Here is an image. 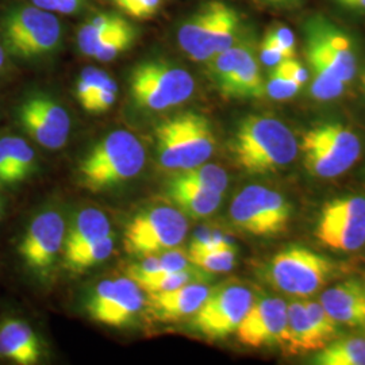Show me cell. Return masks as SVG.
<instances>
[{
	"instance_id": "6da1fadb",
	"label": "cell",
	"mask_w": 365,
	"mask_h": 365,
	"mask_svg": "<svg viewBox=\"0 0 365 365\" xmlns=\"http://www.w3.org/2000/svg\"><path fill=\"white\" fill-rule=\"evenodd\" d=\"M230 148L238 167L249 173L282 170L298 155V143L292 131L280 119L271 115L244 118Z\"/></svg>"
},
{
	"instance_id": "7a4b0ae2",
	"label": "cell",
	"mask_w": 365,
	"mask_h": 365,
	"mask_svg": "<svg viewBox=\"0 0 365 365\" xmlns=\"http://www.w3.org/2000/svg\"><path fill=\"white\" fill-rule=\"evenodd\" d=\"M145 158L144 146L134 134L113 131L80 161V184L91 192H101L128 182L143 170Z\"/></svg>"
},
{
	"instance_id": "3957f363",
	"label": "cell",
	"mask_w": 365,
	"mask_h": 365,
	"mask_svg": "<svg viewBox=\"0 0 365 365\" xmlns=\"http://www.w3.org/2000/svg\"><path fill=\"white\" fill-rule=\"evenodd\" d=\"M156 138L161 165L167 170L194 168L206 163L215 149L209 119L196 113L165 119L156 128Z\"/></svg>"
},
{
	"instance_id": "277c9868",
	"label": "cell",
	"mask_w": 365,
	"mask_h": 365,
	"mask_svg": "<svg viewBox=\"0 0 365 365\" xmlns=\"http://www.w3.org/2000/svg\"><path fill=\"white\" fill-rule=\"evenodd\" d=\"M0 36L6 51L24 60L53 52L63 37L60 21L37 6H19L4 14Z\"/></svg>"
},
{
	"instance_id": "5b68a950",
	"label": "cell",
	"mask_w": 365,
	"mask_h": 365,
	"mask_svg": "<svg viewBox=\"0 0 365 365\" xmlns=\"http://www.w3.org/2000/svg\"><path fill=\"white\" fill-rule=\"evenodd\" d=\"M300 150L310 175L333 179L345 173L359 160L361 145L359 137L341 123H322L302 137Z\"/></svg>"
},
{
	"instance_id": "8992f818",
	"label": "cell",
	"mask_w": 365,
	"mask_h": 365,
	"mask_svg": "<svg viewBox=\"0 0 365 365\" xmlns=\"http://www.w3.org/2000/svg\"><path fill=\"white\" fill-rule=\"evenodd\" d=\"M195 91V81L185 69L165 61H145L131 72L130 92L143 108L163 111L187 102Z\"/></svg>"
},
{
	"instance_id": "52a82bcc",
	"label": "cell",
	"mask_w": 365,
	"mask_h": 365,
	"mask_svg": "<svg viewBox=\"0 0 365 365\" xmlns=\"http://www.w3.org/2000/svg\"><path fill=\"white\" fill-rule=\"evenodd\" d=\"M334 272V262L325 256L303 247H289L274 256L267 279L284 294L310 297L324 287Z\"/></svg>"
},
{
	"instance_id": "ba28073f",
	"label": "cell",
	"mask_w": 365,
	"mask_h": 365,
	"mask_svg": "<svg viewBox=\"0 0 365 365\" xmlns=\"http://www.w3.org/2000/svg\"><path fill=\"white\" fill-rule=\"evenodd\" d=\"M188 230L180 210L158 206L143 211L131 220L125 230V248L135 256H149L178 248Z\"/></svg>"
},
{
	"instance_id": "9c48e42d",
	"label": "cell",
	"mask_w": 365,
	"mask_h": 365,
	"mask_svg": "<svg viewBox=\"0 0 365 365\" xmlns=\"http://www.w3.org/2000/svg\"><path fill=\"white\" fill-rule=\"evenodd\" d=\"M235 227L253 235H276L287 229L291 206L282 194L259 184L235 196L229 209Z\"/></svg>"
},
{
	"instance_id": "30bf717a",
	"label": "cell",
	"mask_w": 365,
	"mask_h": 365,
	"mask_svg": "<svg viewBox=\"0 0 365 365\" xmlns=\"http://www.w3.org/2000/svg\"><path fill=\"white\" fill-rule=\"evenodd\" d=\"M306 54L314 76L352 80L357 61L351 39L325 19H313L306 29Z\"/></svg>"
},
{
	"instance_id": "8fae6325",
	"label": "cell",
	"mask_w": 365,
	"mask_h": 365,
	"mask_svg": "<svg viewBox=\"0 0 365 365\" xmlns=\"http://www.w3.org/2000/svg\"><path fill=\"white\" fill-rule=\"evenodd\" d=\"M252 302L253 294L242 283H222L210 289L207 298L194 314V327L206 339H226L237 331Z\"/></svg>"
},
{
	"instance_id": "7c38bea8",
	"label": "cell",
	"mask_w": 365,
	"mask_h": 365,
	"mask_svg": "<svg viewBox=\"0 0 365 365\" xmlns=\"http://www.w3.org/2000/svg\"><path fill=\"white\" fill-rule=\"evenodd\" d=\"M327 248L354 252L365 244V197H339L327 203L315 229Z\"/></svg>"
},
{
	"instance_id": "4fadbf2b",
	"label": "cell",
	"mask_w": 365,
	"mask_h": 365,
	"mask_svg": "<svg viewBox=\"0 0 365 365\" xmlns=\"http://www.w3.org/2000/svg\"><path fill=\"white\" fill-rule=\"evenodd\" d=\"M64 241L63 217L52 210L42 211L29 222L16 244V253L30 272L45 274L52 268Z\"/></svg>"
},
{
	"instance_id": "5bb4252c",
	"label": "cell",
	"mask_w": 365,
	"mask_h": 365,
	"mask_svg": "<svg viewBox=\"0 0 365 365\" xmlns=\"http://www.w3.org/2000/svg\"><path fill=\"white\" fill-rule=\"evenodd\" d=\"M144 306V291L130 277L103 280L88 302L93 321L110 327L129 325Z\"/></svg>"
},
{
	"instance_id": "9a60e30c",
	"label": "cell",
	"mask_w": 365,
	"mask_h": 365,
	"mask_svg": "<svg viewBox=\"0 0 365 365\" xmlns=\"http://www.w3.org/2000/svg\"><path fill=\"white\" fill-rule=\"evenodd\" d=\"M287 324V303L280 298L259 297L237 329V337L249 348L280 345Z\"/></svg>"
},
{
	"instance_id": "2e32d148",
	"label": "cell",
	"mask_w": 365,
	"mask_h": 365,
	"mask_svg": "<svg viewBox=\"0 0 365 365\" xmlns=\"http://www.w3.org/2000/svg\"><path fill=\"white\" fill-rule=\"evenodd\" d=\"M223 1L212 0L194 14L178 33L179 45L196 63H206L214 57V34Z\"/></svg>"
},
{
	"instance_id": "e0dca14e",
	"label": "cell",
	"mask_w": 365,
	"mask_h": 365,
	"mask_svg": "<svg viewBox=\"0 0 365 365\" xmlns=\"http://www.w3.org/2000/svg\"><path fill=\"white\" fill-rule=\"evenodd\" d=\"M210 289L211 288L202 282H192L176 289L148 294L149 306L156 319L164 322L179 321L194 315L199 310L207 298Z\"/></svg>"
},
{
	"instance_id": "ac0fdd59",
	"label": "cell",
	"mask_w": 365,
	"mask_h": 365,
	"mask_svg": "<svg viewBox=\"0 0 365 365\" xmlns=\"http://www.w3.org/2000/svg\"><path fill=\"white\" fill-rule=\"evenodd\" d=\"M41 344L34 329L19 318L0 322V359L13 364L34 365L41 360Z\"/></svg>"
},
{
	"instance_id": "d6986e66",
	"label": "cell",
	"mask_w": 365,
	"mask_h": 365,
	"mask_svg": "<svg viewBox=\"0 0 365 365\" xmlns=\"http://www.w3.org/2000/svg\"><path fill=\"white\" fill-rule=\"evenodd\" d=\"M321 304L336 322L365 327V289L359 282L349 280L327 289Z\"/></svg>"
},
{
	"instance_id": "ffe728a7",
	"label": "cell",
	"mask_w": 365,
	"mask_h": 365,
	"mask_svg": "<svg viewBox=\"0 0 365 365\" xmlns=\"http://www.w3.org/2000/svg\"><path fill=\"white\" fill-rule=\"evenodd\" d=\"M280 346L288 354L321 351L327 346L324 339L315 331L303 302H291L287 304V324Z\"/></svg>"
},
{
	"instance_id": "44dd1931",
	"label": "cell",
	"mask_w": 365,
	"mask_h": 365,
	"mask_svg": "<svg viewBox=\"0 0 365 365\" xmlns=\"http://www.w3.org/2000/svg\"><path fill=\"white\" fill-rule=\"evenodd\" d=\"M170 200L184 212L194 218H205L215 212L222 202L221 194L202 188L180 175L175 176L168 185Z\"/></svg>"
},
{
	"instance_id": "7402d4cb",
	"label": "cell",
	"mask_w": 365,
	"mask_h": 365,
	"mask_svg": "<svg viewBox=\"0 0 365 365\" xmlns=\"http://www.w3.org/2000/svg\"><path fill=\"white\" fill-rule=\"evenodd\" d=\"M113 233L110 221L101 210L88 207L80 211L64 241V255L95 242Z\"/></svg>"
},
{
	"instance_id": "603a6c76",
	"label": "cell",
	"mask_w": 365,
	"mask_h": 365,
	"mask_svg": "<svg viewBox=\"0 0 365 365\" xmlns=\"http://www.w3.org/2000/svg\"><path fill=\"white\" fill-rule=\"evenodd\" d=\"M223 96L227 98H262L265 95V83L255 51L249 53L244 61L220 87Z\"/></svg>"
},
{
	"instance_id": "cb8c5ba5",
	"label": "cell",
	"mask_w": 365,
	"mask_h": 365,
	"mask_svg": "<svg viewBox=\"0 0 365 365\" xmlns=\"http://www.w3.org/2000/svg\"><path fill=\"white\" fill-rule=\"evenodd\" d=\"M10 175V187L26 180L36 170V153L26 140L18 135L0 137Z\"/></svg>"
},
{
	"instance_id": "d4e9b609",
	"label": "cell",
	"mask_w": 365,
	"mask_h": 365,
	"mask_svg": "<svg viewBox=\"0 0 365 365\" xmlns=\"http://www.w3.org/2000/svg\"><path fill=\"white\" fill-rule=\"evenodd\" d=\"M16 117L22 129L41 146L56 150L66 144L68 137L48 125L46 120L29 105L26 99L18 107Z\"/></svg>"
},
{
	"instance_id": "484cf974",
	"label": "cell",
	"mask_w": 365,
	"mask_h": 365,
	"mask_svg": "<svg viewBox=\"0 0 365 365\" xmlns=\"http://www.w3.org/2000/svg\"><path fill=\"white\" fill-rule=\"evenodd\" d=\"M318 365H365V339H333L314 357Z\"/></svg>"
},
{
	"instance_id": "4316f807",
	"label": "cell",
	"mask_w": 365,
	"mask_h": 365,
	"mask_svg": "<svg viewBox=\"0 0 365 365\" xmlns=\"http://www.w3.org/2000/svg\"><path fill=\"white\" fill-rule=\"evenodd\" d=\"M123 22L125 19L113 14H101L93 16L78 30V49L83 54L92 57L98 46L108 36H111Z\"/></svg>"
},
{
	"instance_id": "83f0119b",
	"label": "cell",
	"mask_w": 365,
	"mask_h": 365,
	"mask_svg": "<svg viewBox=\"0 0 365 365\" xmlns=\"http://www.w3.org/2000/svg\"><path fill=\"white\" fill-rule=\"evenodd\" d=\"M114 244H115V237L113 233H110L83 248L66 253V267L73 271H84L87 268H91L93 265L105 261L113 253Z\"/></svg>"
},
{
	"instance_id": "f1b7e54d",
	"label": "cell",
	"mask_w": 365,
	"mask_h": 365,
	"mask_svg": "<svg viewBox=\"0 0 365 365\" xmlns=\"http://www.w3.org/2000/svg\"><path fill=\"white\" fill-rule=\"evenodd\" d=\"M250 52H253L252 43L248 41H240L210 60L211 76L215 80L218 88L235 72V68L244 61V58Z\"/></svg>"
},
{
	"instance_id": "f546056e",
	"label": "cell",
	"mask_w": 365,
	"mask_h": 365,
	"mask_svg": "<svg viewBox=\"0 0 365 365\" xmlns=\"http://www.w3.org/2000/svg\"><path fill=\"white\" fill-rule=\"evenodd\" d=\"M187 256L196 268L207 274H222L235 267V248L188 250Z\"/></svg>"
},
{
	"instance_id": "4dcf8cb0",
	"label": "cell",
	"mask_w": 365,
	"mask_h": 365,
	"mask_svg": "<svg viewBox=\"0 0 365 365\" xmlns=\"http://www.w3.org/2000/svg\"><path fill=\"white\" fill-rule=\"evenodd\" d=\"M180 176L190 182H195L202 188H206L209 191L221 194V195L226 191L227 184H229V178H227L226 170L217 164H205L203 163L200 165H196L194 168L182 170Z\"/></svg>"
},
{
	"instance_id": "1f68e13d",
	"label": "cell",
	"mask_w": 365,
	"mask_h": 365,
	"mask_svg": "<svg viewBox=\"0 0 365 365\" xmlns=\"http://www.w3.org/2000/svg\"><path fill=\"white\" fill-rule=\"evenodd\" d=\"M26 101L54 130L64 134L66 137L69 135L71 118L64 107L56 103L53 99L45 95H33L29 96Z\"/></svg>"
},
{
	"instance_id": "d6a6232c",
	"label": "cell",
	"mask_w": 365,
	"mask_h": 365,
	"mask_svg": "<svg viewBox=\"0 0 365 365\" xmlns=\"http://www.w3.org/2000/svg\"><path fill=\"white\" fill-rule=\"evenodd\" d=\"M134 37H135V30L133 29L130 24L125 21L111 36H108L98 46V49L95 51L92 57L98 61L108 63L117 58L120 53L128 51L134 42Z\"/></svg>"
},
{
	"instance_id": "836d02e7",
	"label": "cell",
	"mask_w": 365,
	"mask_h": 365,
	"mask_svg": "<svg viewBox=\"0 0 365 365\" xmlns=\"http://www.w3.org/2000/svg\"><path fill=\"white\" fill-rule=\"evenodd\" d=\"M307 315L313 324L318 336L324 339L325 344L337 339L339 334V322H336L321 303L317 302H304Z\"/></svg>"
},
{
	"instance_id": "e575fe53",
	"label": "cell",
	"mask_w": 365,
	"mask_h": 365,
	"mask_svg": "<svg viewBox=\"0 0 365 365\" xmlns=\"http://www.w3.org/2000/svg\"><path fill=\"white\" fill-rule=\"evenodd\" d=\"M107 73L103 71H99L96 68H86L80 76L76 84V96H78L80 105L84 106L88 103L92 95L98 91V88L102 86Z\"/></svg>"
},
{
	"instance_id": "d590c367",
	"label": "cell",
	"mask_w": 365,
	"mask_h": 365,
	"mask_svg": "<svg viewBox=\"0 0 365 365\" xmlns=\"http://www.w3.org/2000/svg\"><path fill=\"white\" fill-rule=\"evenodd\" d=\"M117 92V83L107 75L102 86L92 95L88 103L83 108L87 110L88 113H105L115 103Z\"/></svg>"
},
{
	"instance_id": "8d00e7d4",
	"label": "cell",
	"mask_w": 365,
	"mask_h": 365,
	"mask_svg": "<svg viewBox=\"0 0 365 365\" xmlns=\"http://www.w3.org/2000/svg\"><path fill=\"white\" fill-rule=\"evenodd\" d=\"M300 87L298 83L287 78L279 69L274 68L268 84H265V93H268L272 99L276 101H286L295 96L299 92Z\"/></svg>"
},
{
	"instance_id": "74e56055",
	"label": "cell",
	"mask_w": 365,
	"mask_h": 365,
	"mask_svg": "<svg viewBox=\"0 0 365 365\" xmlns=\"http://www.w3.org/2000/svg\"><path fill=\"white\" fill-rule=\"evenodd\" d=\"M345 90V83L339 78H321L314 76L313 84L310 91L314 98L319 101H331L339 98V95Z\"/></svg>"
},
{
	"instance_id": "f35d334b",
	"label": "cell",
	"mask_w": 365,
	"mask_h": 365,
	"mask_svg": "<svg viewBox=\"0 0 365 365\" xmlns=\"http://www.w3.org/2000/svg\"><path fill=\"white\" fill-rule=\"evenodd\" d=\"M158 259H160L161 271L164 272H182V271H191L196 268L188 259V256L184 255L182 250H178L176 248L163 252V255Z\"/></svg>"
},
{
	"instance_id": "ab89813d",
	"label": "cell",
	"mask_w": 365,
	"mask_h": 365,
	"mask_svg": "<svg viewBox=\"0 0 365 365\" xmlns=\"http://www.w3.org/2000/svg\"><path fill=\"white\" fill-rule=\"evenodd\" d=\"M34 6L51 13L69 14L78 13V9L84 4V0H31Z\"/></svg>"
},
{
	"instance_id": "60d3db41",
	"label": "cell",
	"mask_w": 365,
	"mask_h": 365,
	"mask_svg": "<svg viewBox=\"0 0 365 365\" xmlns=\"http://www.w3.org/2000/svg\"><path fill=\"white\" fill-rule=\"evenodd\" d=\"M267 37L272 39L274 43L283 51L287 58H294L295 56V37L294 33L287 27H276L267 34Z\"/></svg>"
},
{
	"instance_id": "b9f144b4",
	"label": "cell",
	"mask_w": 365,
	"mask_h": 365,
	"mask_svg": "<svg viewBox=\"0 0 365 365\" xmlns=\"http://www.w3.org/2000/svg\"><path fill=\"white\" fill-rule=\"evenodd\" d=\"M144 260L140 264L131 265L129 268V277L131 280H138L143 277H148L152 274H157L161 271V265H160V259L155 255H149L144 256Z\"/></svg>"
},
{
	"instance_id": "7bdbcfd3",
	"label": "cell",
	"mask_w": 365,
	"mask_h": 365,
	"mask_svg": "<svg viewBox=\"0 0 365 365\" xmlns=\"http://www.w3.org/2000/svg\"><path fill=\"white\" fill-rule=\"evenodd\" d=\"M274 68L279 69L282 73H284L287 78L298 83L300 87H303V84L309 80L307 69L294 58H286Z\"/></svg>"
},
{
	"instance_id": "ee69618b",
	"label": "cell",
	"mask_w": 365,
	"mask_h": 365,
	"mask_svg": "<svg viewBox=\"0 0 365 365\" xmlns=\"http://www.w3.org/2000/svg\"><path fill=\"white\" fill-rule=\"evenodd\" d=\"M260 58L265 66L274 68V66H279L283 60H286L287 57L272 39H269L265 36V38L261 43Z\"/></svg>"
},
{
	"instance_id": "f6af8a7d",
	"label": "cell",
	"mask_w": 365,
	"mask_h": 365,
	"mask_svg": "<svg viewBox=\"0 0 365 365\" xmlns=\"http://www.w3.org/2000/svg\"><path fill=\"white\" fill-rule=\"evenodd\" d=\"M160 4L161 0H133L125 13L135 18H148L156 13Z\"/></svg>"
},
{
	"instance_id": "bcb514c9",
	"label": "cell",
	"mask_w": 365,
	"mask_h": 365,
	"mask_svg": "<svg viewBox=\"0 0 365 365\" xmlns=\"http://www.w3.org/2000/svg\"><path fill=\"white\" fill-rule=\"evenodd\" d=\"M339 6L349 10H363L365 11V0H336Z\"/></svg>"
},
{
	"instance_id": "7dc6e473",
	"label": "cell",
	"mask_w": 365,
	"mask_h": 365,
	"mask_svg": "<svg viewBox=\"0 0 365 365\" xmlns=\"http://www.w3.org/2000/svg\"><path fill=\"white\" fill-rule=\"evenodd\" d=\"M261 3L268 4V6H276V7H287V6H292L295 3H298L299 0H260Z\"/></svg>"
},
{
	"instance_id": "c3c4849f",
	"label": "cell",
	"mask_w": 365,
	"mask_h": 365,
	"mask_svg": "<svg viewBox=\"0 0 365 365\" xmlns=\"http://www.w3.org/2000/svg\"><path fill=\"white\" fill-rule=\"evenodd\" d=\"M6 48L0 43V72L4 69L6 66V60H7V54H6Z\"/></svg>"
},
{
	"instance_id": "681fc988",
	"label": "cell",
	"mask_w": 365,
	"mask_h": 365,
	"mask_svg": "<svg viewBox=\"0 0 365 365\" xmlns=\"http://www.w3.org/2000/svg\"><path fill=\"white\" fill-rule=\"evenodd\" d=\"M113 1L117 4L118 7H119L120 10H123V11H125V10H126V7L130 4L133 0H113Z\"/></svg>"
},
{
	"instance_id": "f907efd6",
	"label": "cell",
	"mask_w": 365,
	"mask_h": 365,
	"mask_svg": "<svg viewBox=\"0 0 365 365\" xmlns=\"http://www.w3.org/2000/svg\"><path fill=\"white\" fill-rule=\"evenodd\" d=\"M3 210H4V206H3V200L0 197V221H1V217H3Z\"/></svg>"
},
{
	"instance_id": "816d5d0a",
	"label": "cell",
	"mask_w": 365,
	"mask_h": 365,
	"mask_svg": "<svg viewBox=\"0 0 365 365\" xmlns=\"http://www.w3.org/2000/svg\"><path fill=\"white\" fill-rule=\"evenodd\" d=\"M363 83H364V84H365V75H364V76H363Z\"/></svg>"
},
{
	"instance_id": "f5cc1de1",
	"label": "cell",
	"mask_w": 365,
	"mask_h": 365,
	"mask_svg": "<svg viewBox=\"0 0 365 365\" xmlns=\"http://www.w3.org/2000/svg\"><path fill=\"white\" fill-rule=\"evenodd\" d=\"M364 86H365V84H364Z\"/></svg>"
}]
</instances>
